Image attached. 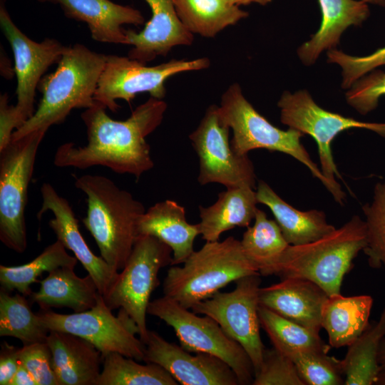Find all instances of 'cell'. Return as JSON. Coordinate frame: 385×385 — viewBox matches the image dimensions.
Instances as JSON below:
<instances>
[{
	"label": "cell",
	"instance_id": "6da1fadb",
	"mask_svg": "<svg viewBox=\"0 0 385 385\" xmlns=\"http://www.w3.org/2000/svg\"><path fill=\"white\" fill-rule=\"evenodd\" d=\"M167 104L150 97L139 105L125 120H115L106 108L96 101L81 114L86 127L87 145H60L54 155L56 166L86 169L101 165L137 179L151 170L154 163L145 138L162 123Z\"/></svg>",
	"mask_w": 385,
	"mask_h": 385
},
{
	"label": "cell",
	"instance_id": "7a4b0ae2",
	"mask_svg": "<svg viewBox=\"0 0 385 385\" xmlns=\"http://www.w3.org/2000/svg\"><path fill=\"white\" fill-rule=\"evenodd\" d=\"M106 60V55L83 44L66 46L55 72L38 83L42 98L37 110L14 131L11 140L38 130L47 131L51 126L62 123L73 109L92 107Z\"/></svg>",
	"mask_w": 385,
	"mask_h": 385
},
{
	"label": "cell",
	"instance_id": "3957f363",
	"mask_svg": "<svg viewBox=\"0 0 385 385\" xmlns=\"http://www.w3.org/2000/svg\"><path fill=\"white\" fill-rule=\"evenodd\" d=\"M75 185L86 195L83 222L101 257L115 270H121L138 236V220L146 210L129 192L105 176L83 175L76 179Z\"/></svg>",
	"mask_w": 385,
	"mask_h": 385
},
{
	"label": "cell",
	"instance_id": "277c9868",
	"mask_svg": "<svg viewBox=\"0 0 385 385\" xmlns=\"http://www.w3.org/2000/svg\"><path fill=\"white\" fill-rule=\"evenodd\" d=\"M367 243L365 221L353 216L339 228L314 242L289 245L270 275L281 279L302 278L319 286L328 296L341 293L344 275Z\"/></svg>",
	"mask_w": 385,
	"mask_h": 385
},
{
	"label": "cell",
	"instance_id": "5b68a950",
	"mask_svg": "<svg viewBox=\"0 0 385 385\" xmlns=\"http://www.w3.org/2000/svg\"><path fill=\"white\" fill-rule=\"evenodd\" d=\"M256 274H260L258 270L245 255L240 240L230 236L222 241L206 242L183 266L170 267L163 292L181 306L192 309L229 283Z\"/></svg>",
	"mask_w": 385,
	"mask_h": 385
},
{
	"label": "cell",
	"instance_id": "8992f818",
	"mask_svg": "<svg viewBox=\"0 0 385 385\" xmlns=\"http://www.w3.org/2000/svg\"><path fill=\"white\" fill-rule=\"evenodd\" d=\"M218 115L221 122L232 130L230 144L236 153L248 155L250 150L262 148L291 155L308 168L329 192L328 181L301 143L304 134L273 125L245 98L238 83L230 86L222 94Z\"/></svg>",
	"mask_w": 385,
	"mask_h": 385
},
{
	"label": "cell",
	"instance_id": "52a82bcc",
	"mask_svg": "<svg viewBox=\"0 0 385 385\" xmlns=\"http://www.w3.org/2000/svg\"><path fill=\"white\" fill-rule=\"evenodd\" d=\"M173 252L151 235H138L131 253L108 294L103 297L111 309H123L135 322L144 343L148 329L146 314L150 298L160 285V269L172 264Z\"/></svg>",
	"mask_w": 385,
	"mask_h": 385
},
{
	"label": "cell",
	"instance_id": "ba28073f",
	"mask_svg": "<svg viewBox=\"0 0 385 385\" xmlns=\"http://www.w3.org/2000/svg\"><path fill=\"white\" fill-rule=\"evenodd\" d=\"M46 131L11 140L0 151V240L23 253L27 247L25 210L37 150Z\"/></svg>",
	"mask_w": 385,
	"mask_h": 385
},
{
	"label": "cell",
	"instance_id": "9c48e42d",
	"mask_svg": "<svg viewBox=\"0 0 385 385\" xmlns=\"http://www.w3.org/2000/svg\"><path fill=\"white\" fill-rule=\"evenodd\" d=\"M277 106L283 124L312 136L316 141L321 171L330 185L329 192L337 202L343 205L345 194L335 179V176L342 177L332 155L333 140L339 133L354 128L367 129L385 138V123L362 122L324 110L306 90L284 92Z\"/></svg>",
	"mask_w": 385,
	"mask_h": 385
},
{
	"label": "cell",
	"instance_id": "30bf717a",
	"mask_svg": "<svg viewBox=\"0 0 385 385\" xmlns=\"http://www.w3.org/2000/svg\"><path fill=\"white\" fill-rule=\"evenodd\" d=\"M147 313L171 327L184 349L221 359L232 369L240 385L252 384L255 370L250 356L213 319L199 317L165 295L150 302Z\"/></svg>",
	"mask_w": 385,
	"mask_h": 385
},
{
	"label": "cell",
	"instance_id": "8fae6325",
	"mask_svg": "<svg viewBox=\"0 0 385 385\" xmlns=\"http://www.w3.org/2000/svg\"><path fill=\"white\" fill-rule=\"evenodd\" d=\"M37 314L48 332L79 337L93 344L103 357L117 352L136 361L144 360L145 344L135 336L138 334L136 324L123 309L114 316L101 294L95 306L83 312L59 314L48 309Z\"/></svg>",
	"mask_w": 385,
	"mask_h": 385
},
{
	"label": "cell",
	"instance_id": "7c38bea8",
	"mask_svg": "<svg viewBox=\"0 0 385 385\" xmlns=\"http://www.w3.org/2000/svg\"><path fill=\"white\" fill-rule=\"evenodd\" d=\"M210 66L207 58L193 60L172 59L155 66H147L129 57L106 55V60L94 101L115 113L120 106L115 102L123 99L130 103L137 94L148 92L151 97L163 99L166 94L168 78L179 73L197 71Z\"/></svg>",
	"mask_w": 385,
	"mask_h": 385
},
{
	"label": "cell",
	"instance_id": "4fadbf2b",
	"mask_svg": "<svg viewBox=\"0 0 385 385\" xmlns=\"http://www.w3.org/2000/svg\"><path fill=\"white\" fill-rule=\"evenodd\" d=\"M260 276L256 274L240 278L235 282L232 291H219L192 307L195 313L213 319L244 348L252 361L255 374L261 366L265 349L260 337L258 314Z\"/></svg>",
	"mask_w": 385,
	"mask_h": 385
},
{
	"label": "cell",
	"instance_id": "5bb4252c",
	"mask_svg": "<svg viewBox=\"0 0 385 385\" xmlns=\"http://www.w3.org/2000/svg\"><path fill=\"white\" fill-rule=\"evenodd\" d=\"M230 127L218 115V106L207 108L197 128L189 138L199 158L198 183H219L226 188L255 189L256 175L248 155H239L229 140Z\"/></svg>",
	"mask_w": 385,
	"mask_h": 385
},
{
	"label": "cell",
	"instance_id": "9a60e30c",
	"mask_svg": "<svg viewBox=\"0 0 385 385\" xmlns=\"http://www.w3.org/2000/svg\"><path fill=\"white\" fill-rule=\"evenodd\" d=\"M0 25L11 45L17 78V103L15 106L21 126L34 113L36 89L46 70L61 60L66 46L54 38L36 42L25 35L13 22L0 2Z\"/></svg>",
	"mask_w": 385,
	"mask_h": 385
},
{
	"label": "cell",
	"instance_id": "2e32d148",
	"mask_svg": "<svg viewBox=\"0 0 385 385\" xmlns=\"http://www.w3.org/2000/svg\"><path fill=\"white\" fill-rule=\"evenodd\" d=\"M144 344L143 361L160 365L180 384L240 385L232 369L214 355L188 351L150 330Z\"/></svg>",
	"mask_w": 385,
	"mask_h": 385
},
{
	"label": "cell",
	"instance_id": "e0dca14e",
	"mask_svg": "<svg viewBox=\"0 0 385 385\" xmlns=\"http://www.w3.org/2000/svg\"><path fill=\"white\" fill-rule=\"evenodd\" d=\"M41 194L42 204L37 217L40 219L46 211L52 212L53 218L50 220L48 225L56 235L57 240L73 252L93 278L99 293L103 297L106 296L115 282L118 271L91 250L79 230L78 220L68 201L47 183L42 185Z\"/></svg>",
	"mask_w": 385,
	"mask_h": 385
},
{
	"label": "cell",
	"instance_id": "ac0fdd59",
	"mask_svg": "<svg viewBox=\"0 0 385 385\" xmlns=\"http://www.w3.org/2000/svg\"><path fill=\"white\" fill-rule=\"evenodd\" d=\"M144 1L150 6L151 18L139 33L125 30L128 44L133 46L128 57L146 63L165 56L174 46L192 43L193 34L179 19L173 0Z\"/></svg>",
	"mask_w": 385,
	"mask_h": 385
},
{
	"label": "cell",
	"instance_id": "d6986e66",
	"mask_svg": "<svg viewBox=\"0 0 385 385\" xmlns=\"http://www.w3.org/2000/svg\"><path fill=\"white\" fill-rule=\"evenodd\" d=\"M328 295L313 282L302 278H286L260 287V306L319 334L323 304Z\"/></svg>",
	"mask_w": 385,
	"mask_h": 385
},
{
	"label": "cell",
	"instance_id": "ffe728a7",
	"mask_svg": "<svg viewBox=\"0 0 385 385\" xmlns=\"http://www.w3.org/2000/svg\"><path fill=\"white\" fill-rule=\"evenodd\" d=\"M48 2L58 4L66 17L85 22L92 38L101 43L128 44L125 29L122 26H138L145 22L139 10L111 0H48Z\"/></svg>",
	"mask_w": 385,
	"mask_h": 385
},
{
	"label": "cell",
	"instance_id": "44dd1931",
	"mask_svg": "<svg viewBox=\"0 0 385 385\" xmlns=\"http://www.w3.org/2000/svg\"><path fill=\"white\" fill-rule=\"evenodd\" d=\"M59 385H96L103 362L101 351L74 334L50 331L46 338Z\"/></svg>",
	"mask_w": 385,
	"mask_h": 385
},
{
	"label": "cell",
	"instance_id": "7402d4cb",
	"mask_svg": "<svg viewBox=\"0 0 385 385\" xmlns=\"http://www.w3.org/2000/svg\"><path fill=\"white\" fill-rule=\"evenodd\" d=\"M138 233L155 237L168 245L173 252L171 265H177L183 264L195 251L194 241L200 231L199 224L187 221L182 205L166 200L155 203L141 215Z\"/></svg>",
	"mask_w": 385,
	"mask_h": 385
},
{
	"label": "cell",
	"instance_id": "603a6c76",
	"mask_svg": "<svg viewBox=\"0 0 385 385\" xmlns=\"http://www.w3.org/2000/svg\"><path fill=\"white\" fill-rule=\"evenodd\" d=\"M322 13L319 30L297 50L306 66L313 64L324 50L335 48L343 32L349 26H359L369 16L366 3L361 0H318Z\"/></svg>",
	"mask_w": 385,
	"mask_h": 385
},
{
	"label": "cell",
	"instance_id": "cb8c5ba5",
	"mask_svg": "<svg viewBox=\"0 0 385 385\" xmlns=\"http://www.w3.org/2000/svg\"><path fill=\"white\" fill-rule=\"evenodd\" d=\"M256 195L258 203L270 209L284 239L291 245L314 242L336 229L327 222L323 211H301L293 207L263 180L258 182Z\"/></svg>",
	"mask_w": 385,
	"mask_h": 385
},
{
	"label": "cell",
	"instance_id": "d4e9b609",
	"mask_svg": "<svg viewBox=\"0 0 385 385\" xmlns=\"http://www.w3.org/2000/svg\"><path fill=\"white\" fill-rule=\"evenodd\" d=\"M38 282V291L29 297L41 310L68 307L74 312H83L95 306L101 294L93 278L88 274L77 276L73 267H58Z\"/></svg>",
	"mask_w": 385,
	"mask_h": 385
},
{
	"label": "cell",
	"instance_id": "484cf974",
	"mask_svg": "<svg viewBox=\"0 0 385 385\" xmlns=\"http://www.w3.org/2000/svg\"><path fill=\"white\" fill-rule=\"evenodd\" d=\"M258 203L253 188H226L217 201L205 207L200 206V235L205 242L218 241L225 231L236 227H247L255 219Z\"/></svg>",
	"mask_w": 385,
	"mask_h": 385
},
{
	"label": "cell",
	"instance_id": "4316f807",
	"mask_svg": "<svg viewBox=\"0 0 385 385\" xmlns=\"http://www.w3.org/2000/svg\"><path fill=\"white\" fill-rule=\"evenodd\" d=\"M372 305L370 295L328 296L322 309L321 324L329 345L340 348L352 344L369 326Z\"/></svg>",
	"mask_w": 385,
	"mask_h": 385
},
{
	"label": "cell",
	"instance_id": "83f0119b",
	"mask_svg": "<svg viewBox=\"0 0 385 385\" xmlns=\"http://www.w3.org/2000/svg\"><path fill=\"white\" fill-rule=\"evenodd\" d=\"M385 337V307L376 322L349 346L341 360L345 385L375 384L382 367L378 361L381 340Z\"/></svg>",
	"mask_w": 385,
	"mask_h": 385
},
{
	"label": "cell",
	"instance_id": "f1b7e54d",
	"mask_svg": "<svg viewBox=\"0 0 385 385\" xmlns=\"http://www.w3.org/2000/svg\"><path fill=\"white\" fill-rule=\"evenodd\" d=\"M176 12L192 34L212 38L248 16V12L227 0H173Z\"/></svg>",
	"mask_w": 385,
	"mask_h": 385
},
{
	"label": "cell",
	"instance_id": "f546056e",
	"mask_svg": "<svg viewBox=\"0 0 385 385\" xmlns=\"http://www.w3.org/2000/svg\"><path fill=\"white\" fill-rule=\"evenodd\" d=\"M254 220V225L247 227L242 235L241 246L260 275L269 276L289 244L276 221L268 219L264 211L257 208Z\"/></svg>",
	"mask_w": 385,
	"mask_h": 385
},
{
	"label": "cell",
	"instance_id": "4dcf8cb0",
	"mask_svg": "<svg viewBox=\"0 0 385 385\" xmlns=\"http://www.w3.org/2000/svg\"><path fill=\"white\" fill-rule=\"evenodd\" d=\"M78 260L70 255L58 240L47 246L33 260L19 266L0 265L1 289L9 292L16 290L24 296L32 293L30 286L38 282V277L44 272L61 267H75Z\"/></svg>",
	"mask_w": 385,
	"mask_h": 385
},
{
	"label": "cell",
	"instance_id": "1f68e13d",
	"mask_svg": "<svg viewBox=\"0 0 385 385\" xmlns=\"http://www.w3.org/2000/svg\"><path fill=\"white\" fill-rule=\"evenodd\" d=\"M175 379L155 363L140 364L117 352L103 357V368L96 385H177Z\"/></svg>",
	"mask_w": 385,
	"mask_h": 385
},
{
	"label": "cell",
	"instance_id": "d6a6232c",
	"mask_svg": "<svg viewBox=\"0 0 385 385\" xmlns=\"http://www.w3.org/2000/svg\"><path fill=\"white\" fill-rule=\"evenodd\" d=\"M25 297L20 293L11 295L1 289L0 336L16 338L23 345L46 342L49 332L32 312Z\"/></svg>",
	"mask_w": 385,
	"mask_h": 385
},
{
	"label": "cell",
	"instance_id": "836d02e7",
	"mask_svg": "<svg viewBox=\"0 0 385 385\" xmlns=\"http://www.w3.org/2000/svg\"><path fill=\"white\" fill-rule=\"evenodd\" d=\"M260 323L267 334L273 347L277 350L285 348L328 352L331 346L309 329L287 319L277 313L260 306Z\"/></svg>",
	"mask_w": 385,
	"mask_h": 385
},
{
	"label": "cell",
	"instance_id": "e575fe53",
	"mask_svg": "<svg viewBox=\"0 0 385 385\" xmlns=\"http://www.w3.org/2000/svg\"><path fill=\"white\" fill-rule=\"evenodd\" d=\"M278 351L293 361L305 385L344 384L341 360L328 352L289 348Z\"/></svg>",
	"mask_w": 385,
	"mask_h": 385
},
{
	"label": "cell",
	"instance_id": "d590c367",
	"mask_svg": "<svg viewBox=\"0 0 385 385\" xmlns=\"http://www.w3.org/2000/svg\"><path fill=\"white\" fill-rule=\"evenodd\" d=\"M363 212L367 234L363 252L371 267H385V180L376 183L373 200L364 205Z\"/></svg>",
	"mask_w": 385,
	"mask_h": 385
},
{
	"label": "cell",
	"instance_id": "8d00e7d4",
	"mask_svg": "<svg viewBox=\"0 0 385 385\" xmlns=\"http://www.w3.org/2000/svg\"><path fill=\"white\" fill-rule=\"evenodd\" d=\"M252 385H305L293 361L276 349H266Z\"/></svg>",
	"mask_w": 385,
	"mask_h": 385
},
{
	"label": "cell",
	"instance_id": "74e56055",
	"mask_svg": "<svg viewBox=\"0 0 385 385\" xmlns=\"http://www.w3.org/2000/svg\"><path fill=\"white\" fill-rule=\"evenodd\" d=\"M328 61L338 64L342 70V87L349 89L352 84L380 66H385V46L364 56H353L333 48L327 51Z\"/></svg>",
	"mask_w": 385,
	"mask_h": 385
},
{
	"label": "cell",
	"instance_id": "f35d334b",
	"mask_svg": "<svg viewBox=\"0 0 385 385\" xmlns=\"http://www.w3.org/2000/svg\"><path fill=\"white\" fill-rule=\"evenodd\" d=\"M385 96V72L373 70L349 88L346 100L357 112L365 115L376 108L381 96Z\"/></svg>",
	"mask_w": 385,
	"mask_h": 385
},
{
	"label": "cell",
	"instance_id": "ab89813d",
	"mask_svg": "<svg viewBox=\"0 0 385 385\" xmlns=\"http://www.w3.org/2000/svg\"><path fill=\"white\" fill-rule=\"evenodd\" d=\"M19 357L20 364L31 374L38 385H59L46 341L23 345Z\"/></svg>",
	"mask_w": 385,
	"mask_h": 385
},
{
	"label": "cell",
	"instance_id": "60d3db41",
	"mask_svg": "<svg viewBox=\"0 0 385 385\" xmlns=\"http://www.w3.org/2000/svg\"><path fill=\"white\" fill-rule=\"evenodd\" d=\"M21 126L15 106L11 105L6 93L0 96V151L11 142L13 130Z\"/></svg>",
	"mask_w": 385,
	"mask_h": 385
},
{
	"label": "cell",
	"instance_id": "b9f144b4",
	"mask_svg": "<svg viewBox=\"0 0 385 385\" xmlns=\"http://www.w3.org/2000/svg\"><path fill=\"white\" fill-rule=\"evenodd\" d=\"M19 347L4 342L0 351V384L10 385L20 364Z\"/></svg>",
	"mask_w": 385,
	"mask_h": 385
},
{
	"label": "cell",
	"instance_id": "7bdbcfd3",
	"mask_svg": "<svg viewBox=\"0 0 385 385\" xmlns=\"http://www.w3.org/2000/svg\"><path fill=\"white\" fill-rule=\"evenodd\" d=\"M10 385H38V383L31 374L20 364Z\"/></svg>",
	"mask_w": 385,
	"mask_h": 385
},
{
	"label": "cell",
	"instance_id": "ee69618b",
	"mask_svg": "<svg viewBox=\"0 0 385 385\" xmlns=\"http://www.w3.org/2000/svg\"><path fill=\"white\" fill-rule=\"evenodd\" d=\"M230 4L235 5V6H241V5H248L252 3L258 4L260 5H266L270 2H272V0H227Z\"/></svg>",
	"mask_w": 385,
	"mask_h": 385
},
{
	"label": "cell",
	"instance_id": "f6af8a7d",
	"mask_svg": "<svg viewBox=\"0 0 385 385\" xmlns=\"http://www.w3.org/2000/svg\"><path fill=\"white\" fill-rule=\"evenodd\" d=\"M378 361L381 367L385 366V337L381 340L379 354H378Z\"/></svg>",
	"mask_w": 385,
	"mask_h": 385
},
{
	"label": "cell",
	"instance_id": "bcb514c9",
	"mask_svg": "<svg viewBox=\"0 0 385 385\" xmlns=\"http://www.w3.org/2000/svg\"><path fill=\"white\" fill-rule=\"evenodd\" d=\"M376 385H385V366L382 367L381 371H380L376 382Z\"/></svg>",
	"mask_w": 385,
	"mask_h": 385
},
{
	"label": "cell",
	"instance_id": "7dc6e473",
	"mask_svg": "<svg viewBox=\"0 0 385 385\" xmlns=\"http://www.w3.org/2000/svg\"><path fill=\"white\" fill-rule=\"evenodd\" d=\"M365 3L385 7V0H361Z\"/></svg>",
	"mask_w": 385,
	"mask_h": 385
},
{
	"label": "cell",
	"instance_id": "c3c4849f",
	"mask_svg": "<svg viewBox=\"0 0 385 385\" xmlns=\"http://www.w3.org/2000/svg\"><path fill=\"white\" fill-rule=\"evenodd\" d=\"M38 1H40V2H43V3L48 2V0H38Z\"/></svg>",
	"mask_w": 385,
	"mask_h": 385
}]
</instances>
